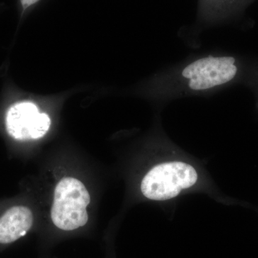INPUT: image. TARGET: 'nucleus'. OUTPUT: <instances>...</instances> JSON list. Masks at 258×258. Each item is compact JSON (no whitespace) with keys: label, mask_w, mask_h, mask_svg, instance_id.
Returning <instances> with one entry per match:
<instances>
[{"label":"nucleus","mask_w":258,"mask_h":258,"mask_svg":"<svg viewBox=\"0 0 258 258\" xmlns=\"http://www.w3.org/2000/svg\"><path fill=\"white\" fill-rule=\"evenodd\" d=\"M238 73L233 56L217 52L195 55L156 74L144 93L160 101L211 96L235 81Z\"/></svg>","instance_id":"obj_1"},{"label":"nucleus","mask_w":258,"mask_h":258,"mask_svg":"<svg viewBox=\"0 0 258 258\" xmlns=\"http://www.w3.org/2000/svg\"><path fill=\"white\" fill-rule=\"evenodd\" d=\"M91 197L84 184L73 177L61 179L54 191L51 219L63 231H74L84 227L88 221L86 208Z\"/></svg>","instance_id":"obj_2"},{"label":"nucleus","mask_w":258,"mask_h":258,"mask_svg":"<svg viewBox=\"0 0 258 258\" xmlns=\"http://www.w3.org/2000/svg\"><path fill=\"white\" fill-rule=\"evenodd\" d=\"M198 179V172L186 163H162L154 166L144 176L141 190L149 200L164 201L175 198L183 190L191 187Z\"/></svg>","instance_id":"obj_3"},{"label":"nucleus","mask_w":258,"mask_h":258,"mask_svg":"<svg viewBox=\"0 0 258 258\" xmlns=\"http://www.w3.org/2000/svg\"><path fill=\"white\" fill-rule=\"evenodd\" d=\"M49 115L40 113L31 102H21L10 107L6 115V128L12 137L20 141L42 138L50 129Z\"/></svg>","instance_id":"obj_4"},{"label":"nucleus","mask_w":258,"mask_h":258,"mask_svg":"<svg viewBox=\"0 0 258 258\" xmlns=\"http://www.w3.org/2000/svg\"><path fill=\"white\" fill-rule=\"evenodd\" d=\"M31 210L25 206L8 209L0 217V245L14 243L25 237L33 225Z\"/></svg>","instance_id":"obj_5"},{"label":"nucleus","mask_w":258,"mask_h":258,"mask_svg":"<svg viewBox=\"0 0 258 258\" xmlns=\"http://www.w3.org/2000/svg\"><path fill=\"white\" fill-rule=\"evenodd\" d=\"M22 8L24 11L30 8L32 5L36 4L40 0H20Z\"/></svg>","instance_id":"obj_6"}]
</instances>
